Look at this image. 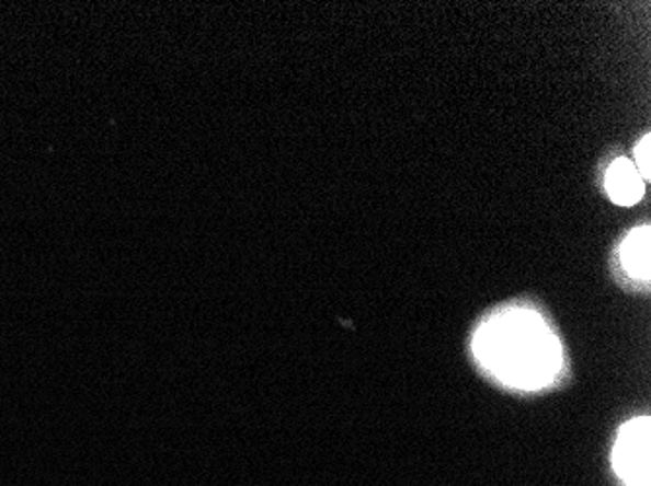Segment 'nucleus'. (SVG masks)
Here are the masks:
<instances>
[{"label": "nucleus", "instance_id": "3", "mask_svg": "<svg viewBox=\"0 0 651 486\" xmlns=\"http://www.w3.org/2000/svg\"><path fill=\"white\" fill-rule=\"evenodd\" d=\"M607 192L613 202L620 207H632L643 197V180L636 164L618 158L615 164L608 167Z\"/></svg>", "mask_w": 651, "mask_h": 486}, {"label": "nucleus", "instance_id": "1", "mask_svg": "<svg viewBox=\"0 0 651 486\" xmlns=\"http://www.w3.org/2000/svg\"><path fill=\"white\" fill-rule=\"evenodd\" d=\"M475 355L486 370L517 390H542L562 372V345L537 312L513 308L478 329Z\"/></svg>", "mask_w": 651, "mask_h": 486}, {"label": "nucleus", "instance_id": "2", "mask_svg": "<svg viewBox=\"0 0 651 486\" xmlns=\"http://www.w3.org/2000/svg\"><path fill=\"white\" fill-rule=\"evenodd\" d=\"M651 420L633 418L623 426L613 450V467L626 486H651Z\"/></svg>", "mask_w": 651, "mask_h": 486}, {"label": "nucleus", "instance_id": "4", "mask_svg": "<svg viewBox=\"0 0 651 486\" xmlns=\"http://www.w3.org/2000/svg\"><path fill=\"white\" fill-rule=\"evenodd\" d=\"M650 243L651 230L648 227L633 230L623 243V265L628 275L638 280H650Z\"/></svg>", "mask_w": 651, "mask_h": 486}, {"label": "nucleus", "instance_id": "5", "mask_svg": "<svg viewBox=\"0 0 651 486\" xmlns=\"http://www.w3.org/2000/svg\"><path fill=\"white\" fill-rule=\"evenodd\" d=\"M650 157H651V137L650 135H648V137H643L642 142H640V144H638V148H636V170H638V172H640V175H642V180H646V182H650V175H651V162H650Z\"/></svg>", "mask_w": 651, "mask_h": 486}]
</instances>
